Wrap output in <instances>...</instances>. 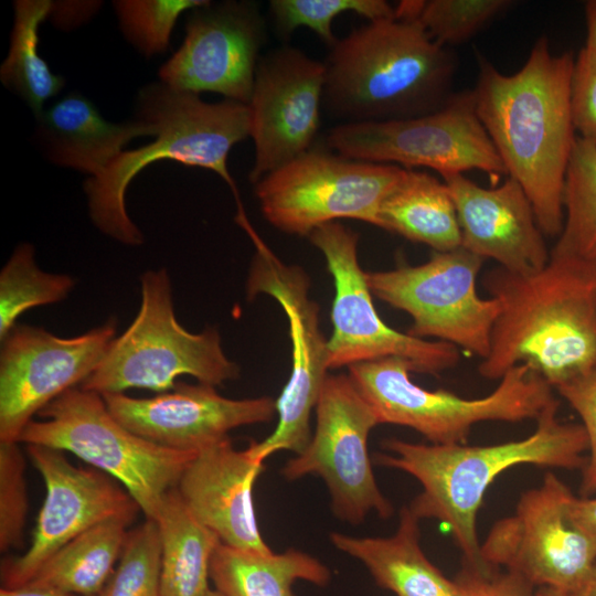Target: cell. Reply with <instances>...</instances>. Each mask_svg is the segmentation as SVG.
<instances>
[{
	"mask_svg": "<svg viewBox=\"0 0 596 596\" xmlns=\"http://www.w3.org/2000/svg\"><path fill=\"white\" fill-rule=\"evenodd\" d=\"M116 320L74 338L15 326L1 340L0 443H19L24 427L46 405L83 383L115 339Z\"/></svg>",
	"mask_w": 596,
	"mask_h": 596,
	"instance_id": "cell-16",
	"label": "cell"
},
{
	"mask_svg": "<svg viewBox=\"0 0 596 596\" xmlns=\"http://www.w3.org/2000/svg\"><path fill=\"white\" fill-rule=\"evenodd\" d=\"M51 0H17L9 53L0 66V79L19 95L38 117L45 103L65 85L39 53V29L51 13Z\"/></svg>",
	"mask_w": 596,
	"mask_h": 596,
	"instance_id": "cell-29",
	"label": "cell"
},
{
	"mask_svg": "<svg viewBox=\"0 0 596 596\" xmlns=\"http://www.w3.org/2000/svg\"><path fill=\"white\" fill-rule=\"evenodd\" d=\"M404 168L315 149L263 177L255 187L260 211L277 230L309 236L340 219L377 226L383 199Z\"/></svg>",
	"mask_w": 596,
	"mask_h": 596,
	"instance_id": "cell-10",
	"label": "cell"
},
{
	"mask_svg": "<svg viewBox=\"0 0 596 596\" xmlns=\"http://www.w3.org/2000/svg\"><path fill=\"white\" fill-rule=\"evenodd\" d=\"M584 12L587 30L585 47L596 54V0L586 1Z\"/></svg>",
	"mask_w": 596,
	"mask_h": 596,
	"instance_id": "cell-42",
	"label": "cell"
},
{
	"mask_svg": "<svg viewBox=\"0 0 596 596\" xmlns=\"http://www.w3.org/2000/svg\"><path fill=\"white\" fill-rule=\"evenodd\" d=\"M443 180L456 206L461 247L521 275L549 263L550 252L533 206L514 179L509 177L492 188L480 187L462 173Z\"/></svg>",
	"mask_w": 596,
	"mask_h": 596,
	"instance_id": "cell-21",
	"label": "cell"
},
{
	"mask_svg": "<svg viewBox=\"0 0 596 596\" xmlns=\"http://www.w3.org/2000/svg\"><path fill=\"white\" fill-rule=\"evenodd\" d=\"M137 110L138 118L156 129L155 140L120 152L99 175L84 182L89 216L100 232L125 245L142 244L143 235L127 213L126 192L142 169L159 160L213 171L241 203L227 158L233 146L249 137L248 105L207 103L160 82L140 89Z\"/></svg>",
	"mask_w": 596,
	"mask_h": 596,
	"instance_id": "cell-5",
	"label": "cell"
},
{
	"mask_svg": "<svg viewBox=\"0 0 596 596\" xmlns=\"http://www.w3.org/2000/svg\"><path fill=\"white\" fill-rule=\"evenodd\" d=\"M377 227L437 252L461 246L451 194L445 182L424 171L404 168L380 205Z\"/></svg>",
	"mask_w": 596,
	"mask_h": 596,
	"instance_id": "cell-25",
	"label": "cell"
},
{
	"mask_svg": "<svg viewBox=\"0 0 596 596\" xmlns=\"http://www.w3.org/2000/svg\"><path fill=\"white\" fill-rule=\"evenodd\" d=\"M19 443L70 451L118 481L147 519L156 520L166 494L196 451L153 444L121 425L98 393L73 387L46 405Z\"/></svg>",
	"mask_w": 596,
	"mask_h": 596,
	"instance_id": "cell-8",
	"label": "cell"
},
{
	"mask_svg": "<svg viewBox=\"0 0 596 596\" xmlns=\"http://www.w3.org/2000/svg\"><path fill=\"white\" fill-rule=\"evenodd\" d=\"M255 247L246 281V296L274 298L288 320L291 371L276 400L278 421L262 441H251L247 450L257 461L278 451L301 453L311 439L310 415L328 375L327 339L319 326V306L309 296L310 279L297 265L280 260L254 230L245 213L235 217Z\"/></svg>",
	"mask_w": 596,
	"mask_h": 596,
	"instance_id": "cell-9",
	"label": "cell"
},
{
	"mask_svg": "<svg viewBox=\"0 0 596 596\" xmlns=\"http://www.w3.org/2000/svg\"><path fill=\"white\" fill-rule=\"evenodd\" d=\"M482 285L501 311L481 376L500 380L525 364L556 389L596 370V264L551 251L542 269L521 275L498 266Z\"/></svg>",
	"mask_w": 596,
	"mask_h": 596,
	"instance_id": "cell-2",
	"label": "cell"
},
{
	"mask_svg": "<svg viewBox=\"0 0 596 596\" xmlns=\"http://www.w3.org/2000/svg\"><path fill=\"white\" fill-rule=\"evenodd\" d=\"M315 409V433L285 464L283 476L320 477L340 521L359 524L371 512L391 517L393 505L376 483L368 449L369 435L380 423L349 374L327 375Z\"/></svg>",
	"mask_w": 596,
	"mask_h": 596,
	"instance_id": "cell-14",
	"label": "cell"
},
{
	"mask_svg": "<svg viewBox=\"0 0 596 596\" xmlns=\"http://www.w3.org/2000/svg\"><path fill=\"white\" fill-rule=\"evenodd\" d=\"M323 64L322 108L342 124L423 116L455 93V54L415 19L369 21L338 39Z\"/></svg>",
	"mask_w": 596,
	"mask_h": 596,
	"instance_id": "cell-4",
	"label": "cell"
},
{
	"mask_svg": "<svg viewBox=\"0 0 596 596\" xmlns=\"http://www.w3.org/2000/svg\"><path fill=\"white\" fill-rule=\"evenodd\" d=\"M207 0H117L114 8L126 39L146 57L167 51L174 25L184 11Z\"/></svg>",
	"mask_w": 596,
	"mask_h": 596,
	"instance_id": "cell-35",
	"label": "cell"
},
{
	"mask_svg": "<svg viewBox=\"0 0 596 596\" xmlns=\"http://www.w3.org/2000/svg\"><path fill=\"white\" fill-rule=\"evenodd\" d=\"M330 576L322 562L296 549L260 554L221 542L210 564V579L224 596H296V581L323 586Z\"/></svg>",
	"mask_w": 596,
	"mask_h": 596,
	"instance_id": "cell-26",
	"label": "cell"
},
{
	"mask_svg": "<svg viewBox=\"0 0 596 596\" xmlns=\"http://www.w3.org/2000/svg\"><path fill=\"white\" fill-rule=\"evenodd\" d=\"M560 402H552L536 419L535 430L528 437L488 446L466 444H416L397 438L383 441L386 453L375 455L381 466L414 477L422 491L409 503L419 519L445 523L464 562H482L477 533V514L485 493L503 471L534 465L561 469L583 468L588 450L582 424L564 423L557 417Z\"/></svg>",
	"mask_w": 596,
	"mask_h": 596,
	"instance_id": "cell-3",
	"label": "cell"
},
{
	"mask_svg": "<svg viewBox=\"0 0 596 596\" xmlns=\"http://www.w3.org/2000/svg\"><path fill=\"white\" fill-rule=\"evenodd\" d=\"M308 237L323 255L334 284L332 333L327 341L329 370L400 358L408 361L414 372L438 374L459 362L456 345L400 332L381 319L366 272L359 263L356 232L332 222L316 228Z\"/></svg>",
	"mask_w": 596,
	"mask_h": 596,
	"instance_id": "cell-13",
	"label": "cell"
},
{
	"mask_svg": "<svg viewBox=\"0 0 596 596\" xmlns=\"http://www.w3.org/2000/svg\"><path fill=\"white\" fill-rule=\"evenodd\" d=\"M140 309L129 328L110 343L96 370L81 384L86 391L124 393L128 389L167 392L175 379L191 375L217 386L238 377L240 366L224 353L216 328L199 333L177 320L166 269L143 273Z\"/></svg>",
	"mask_w": 596,
	"mask_h": 596,
	"instance_id": "cell-7",
	"label": "cell"
},
{
	"mask_svg": "<svg viewBox=\"0 0 596 596\" xmlns=\"http://www.w3.org/2000/svg\"><path fill=\"white\" fill-rule=\"evenodd\" d=\"M206 596H224V595L214 588V589H210Z\"/></svg>",
	"mask_w": 596,
	"mask_h": 596,
	"instance_id": "cell-46",
	"label": "cell"
},
{
	"mask_svg": "<svg viewBox=\"0 0 596 596\" xmlns=\"http://www.w3.org/2000/svg\"><path fill=\"white\" fill-rule=\"evenodd\" d=\"M575 496L553 472L523 492L512 515L498 520L480 546L482 562L566 596L596 564V541L571 518Z\"/></svg>",
	"mask_w": 596,
	"mask_h": 596,
	"instance_id": "cell-15",
	"label": "cell"
},
{
	"mask_svg": "<svg viewBox=\"0 0 596 596\" xmlns=\"http://www.w3.org/2000/svg\"><path fill=\"white\" fill-rule=\"evenodd\" d=\"M266 40L265 19L256 2L209 1L190 11L183 43L161 65L160 82L248 105Z\"/></svg>",
	"mask_w": 596,
	"mask_h": 596,
	"instance_id": "cell-18",
	"label": "cell"
},
{
	"mask_svg": "<svg viewBox=\"0 0 596 596\" xmlns=\"http://www.w3.org/2000/svg\"><path fill=\"white\" fill-rule=\"evenodd\" d=\"M25 460L18 443H0V550L19 547L28 512Z\"/></svg>",
	"mask_w": 596,
	"mask_h": 596,
	"instance_id": "cell-36",
	"label": "cell"
},
{
	"mask_svg": "<svg viewBox=\"0 0 596 596\" xmlns=\"http://www.w3.org/2000/svg\"><path fill=\"white\" fill-rule=\"evenodd\" d=\"M571 115L576 136L596 146V54L585 46L574 60Z\"/></svg>",
	"mask_w": 596,
	"mask_h": 596,
	"instance_id": "cell-38",
	"label": "cell"
},
{
	"mask_svg": "<svg viewBox=\"0 0 596 596\" xmlns=\"http://www.w3.org/2000/svg\"><path fill=\"white\" fill-rule=\"evenodd\" d=\"M161 541L152 519L131 531L99 596H161Z\"/></svg>",
	"mask_w": 596,
	"mask_h": 596,
	"instance_id": "cell-34",
	"label": "cell"
},
{
	"mask_svg": "<svg viewBox=\"0 0 596 596\" xmlns=\"http://www.w3.org/2000/svg\"><path fill=\"white\" fill-rule=\"evenodd\" d=\"M510 0H404L395 17L415 19L439 45L468 42L512 6Z\"/></svg>",
	"mask_w": 596,
	"mask_h": 596,
	"instance_id": "cell-32",
	"label": "cell"
},
{
	"mask_svg": "<svg viewBox=\"0 0 596 596\" xmlns=\"http://www.w3.org/2000/svg\"><path fill=\"white\" fill-rule=\"evenodd\" d=\"M264 470L247 449L234 448L225 437L196 451L181 473L175 490L193 517L238 550L268 554L256 521L253 488Z\"/></svg>",
	"mask_w": 596,
	"mask_h": 596,
	"instance_id": "cell-22",
	"label": "cell"
},
{
	"mask_svg": "<svg viewBox=\"0 0 596 596\" xmlns=\"http://www.w3.org/2000/svg\"><path fill=\"white\" fill-rule=\"evenodd\" d=\"M578 414L588 440L589 456L583 470L581 493L589 497L596 493V370L556 387Z\"/></svg>",
	"mask_w": 596,
	"mask_h": 596,
	"instance_id": "cell-37",
	"label": "cell"
},
{
	"mask_svg": "<svg viewBox=\"0 0 596 596\" xmlns=\"http://www.w3.org/2000/svg\"><path fill=\"white\" fill-rule=\"evenodd\" d=\"M324 76L323 62L290 45L260 56L248 103L255 149L251 183L312 148Z\"/></svg>",
	"mask_w": 596,
	"mask_h": 596,
	"instance_id": "cell-19",
	"label": "cell"
},
{
	"mask_svg": "<svg viewBox=\"0 0 596 596\" xmlns=\"http://www.w3.org/2000/svg\"><path fill=\"white\" fill-rule=\"evenodd\" d=\"M100 4L99 1H53L49 18L62 29L74 28L88 20Z\"/></svg>",
	"mask_w": 596,
	"mask_h": 596,
	"instance_id": "cell-40",
	"label": "cell"
},
{
	"mask_svg": "<svg viewBox=\"0 0 596 596\" xmlns=\"http://www.w3.org/2000/svg\"><path fill=\"white\" fill-rule=\"evenodd\" d=\"M574 60L570 52L553 54L545 35L513 74L477 55V115L507 174L522 187L550 237L563 228L564 182L577 137L571 115Z\"/></svg>",
	"mask_w": 596,
	"mask_h": 596,
	"instance_id": "cell-1",
	"label": "cell"
},
{
	"mask_svg": "<svg viewBox=\"0 0 596 596\" xmlns=\"http://www.w3.org/2000/svg\"><path fill=\"white\" fill-rule=\"evenodd\" d=\"M332 151L356 160L430 168L441 177L479 170L498 180L507 170L475 107L472 89L455 92L423 116L340 124L327 135Z\"/></svg>",
	"mask_w": 596,
	"mask_h": 596,
	"instance_id": "cell-11",
	"label": "cell"
},
{
	"mask_svg": "<svg viewBox=\"0 0 596 596\" xmlns=\"http://www.w3.org/2000/svg\"><path fill=\"white\" fill-rule=\"evenodd\" d=\"M419 519L404 505L395 533L386 538L352 536L333 532L330 541L360 561L375 583L397 596H460L455 581L447 578L419 545Z\"/></svg>",
	"mask_w": 596,
	"mask_h": 596,
	"instance_id": "cell-24",
	"label": "cell"
},
{
	"mask_svg": "<svg viewBox=\"0 0 596 596\" xmlns=\"http://www.w3.org/2000/svg\"><path fill=\"white\" fill-rule=\"evenodd\" d=\"M269 13L277 33L289 39L294 31L306 26L330 49L338 40L333 20L345 12H354L369 21L395 17V8L384 0H272Z\"/></svg>",
	"mask_w": 596,
	"mask_h": 596,
	"instance_id": "cell-33",
	"label": "cell"
},
{
	"mask_svg": "<svg viewBox=\"0 0 596 596\" xmlns=\"http://www.w3.org/2000/svg\"><path fill=\"white\" fill-rule=\"evenodd\" d=\"M36 120L38 137L47 159L89 178L99 175L132 139L156 136L153 126L143 119L119 124L106 120L78 93L53 103Z\"/></svg>",
	"mask_w": 596,
	"mask_h": 596,
	"instance_id": "cell-23",
	"label": "cell"
},
{
	"mask_svg": "<svg viewBox=\"0 0 596 596\" xmlns=\"http://www.w3.org/2000/svg\"><path fill=\"white\" fill-rule=\"evenodd\" d=\"M413 365L387 358L349 366V376L380 424L409 427L430 444H465L481 422L538 419L556 398L552 386L525 364L510 369L489 395L465 398L445 390L428 391L411 380Z\"/></svg>",
	"mask_w": 596,
	"mask_h": 596,
	"instance_id": "cell-6",
	"label": "cell"
},
{
	"mask_svg": "<svg viewBox=\"0 0 596 596\" xmlns=\"http://www.w3.org/2000/svg\"><path fill=\"white\" fill-rule=\"evenodd\" d=\"M455 582L460 596H535V587L521 575L487 564L464 562Z\"/></svg>",
	"mask_w": 596,
	"mask_h": 596,
	"instance_id": "cell-39",
	"label": "cell"
},
{
	"mask_svg": "<svg viewBox=\"0 0 596 596\" xmlns=\"http://www.w3.org/2000/svg\"><path fill=\"white\" fill-rule=\"evenodd\" d=\"M155 521L161 541V596H206L217 535L193 517L174 488Z\"/></svg>",
	"mask_w": 596,
	"mask_h": 596,
	"instance_id": "cell-27",
	"label": "cell"
},
{
	"mask_svg": "<svg viewBox=\"0 0 596 596\" xmlns=\"http://www.w3.org/2000/svg\"><path fill=\"white\" fill-rule=\"evenodd\" d=\"M564 223L552 252L596 264V146L576 137L563 190Z\"/></svg>",
	"mask_w": 596,
	"mask_h": 596,
	"instance_id": "cell-30",
	"label": "cell"
},
{
	"mask_svg": "<svg viewBox=\"0 0 596 596\" xmlns=\"http://www.w3.org/2000/svg\"><path fill=\"white\" fill-rule=\"evenodd\" d=\"M535 596H566V595L561 594L550 588H538L535 590Z\"/></svg>",
	"mask_w": 596,
	"mask_h": 596,
	"instance_id": "cell-45",
	"label": "cell"
},
{
	"mask_svg": "<svg viewBox=\"0 0 596 596\" xmlns=\"http://www.w3.org/2000/svg\"><path fill=\"white\" fill-rule=\"evenodd\" d=\"M483 262L461 246L433 251L421 265L366 272V280L373 296L408 313V334L436 338L483 360L501 311L498 298L483 299L477 292V276Z\"/></svg>",
	"mask_w": 596,
	"mask_h": 596,
	"instance_id": "cell-12",
	"label": "cell"
},
{
	"mask_svg": "<svg viewBox=\"0 0 596 596\" xmlns=\"http://www.w3.org/2000/svg\"><path fill=\"white\" fill-rule=\"evenodd\" d=\"M570 513L573 522L596 541V497H575Z\"/></svg>",
	"mask_w": 596,
	"mask_h": 596,
	"instance_id": "cell-41",
	"label": "cell"
},
{
	"mask_svg": "<svg viewBox=\"0 0 596 596\" xmlns=\"http://www.w3.org/2000/svg\"><path fill=\"white\" fill-rule=\"evenodd\" d=\"M568 596H596V564L579 587Z\"/></svg>",
	"mask_w": 596,
	"mask_h": 596,
	"instance_id": "cell-44",
	"label": "cell"
},
{
	"mask_svg": "<svg viewBox=\"0 0 596 596\" xmlns=\"http://www.w3.org/2000/svg\"><path fill=\"white\" fill-rule=\"evenodd\" d=\"M74 285L68 275L40 269L31 244L18 245L0 274V339L24 311L65 299Z\"/></svg>",
	"mask_w": 596,
	"mask_h": 596,
	"instance_id": "cell-31",
	"label": "cell"
},
{
	"mask_svg": "<svg viewBox=\"0 0 596 596\" xmlns=\"http://www.w3.org/2000/svg\"><path fill=\"white\" fill-rule=\"evenodd\" d=\"M129 522L99 523L57 550L24 586L76 596H99L119 560Z\"/></svg>",
	"mask_w": 596,
	"mask_h": 596,
	"instance_id": "cell-28",
	"label": "cell"
},
{
	"mask_svg": "<svg viewBox=\"0 0 596 596\" xmlns=\"http://www.w3.org/2000/svg\"><path fill=\"white\" fill-rule=\"evenodd\" d=\"M26 448L46 493L29 549L2 564V588L9 589L26 585L57 550L88 529L115 519L130 523L141 511L129 492L105 472L75 467L62 450Z\"/></svg>",
	"mask_w": 596,
	"mask_h": 596,
	"instance_id": "cell-17",
	"label": "cell"
},
{
	"mask_svg": "<svg viewBox=\"0 0 596 596\" xmlns=\"http://www.w3.org/2000/svg\"><path fill=\"white\" fill-rule=\"evenodd\" d=\"M0 596H76V595L65 594V593L46 589V588L22 586L14 589L1 587Z\"/></svg>",
	"mask_w": 596,
	"mask_h": 596,
	"instance_id": "cell-43",
	"label": "cell"
},
{
	"mask_svg": "<svg viewBox=\"0 0 596 596\" xmlns=\"http://www.w3.org/2000/svg\"><path fill=\"white\" fill-rule=\"evenodd\" d=\"M110 414L127 429L162 447L199 451L230 430L272 421L276 401L269 396L233 400L215 386L178 382L170 392L149 398L124 393L102 395Z\"/></svg>",
	"mask_w": 596,
	"mask_h": 596,
	"instance_id": "cell-20",
	"label": "cell"
}]
</instances>
